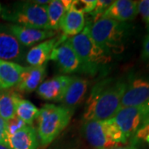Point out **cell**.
<instances>
[{
	"label": "cell",
	"instance_id": "obj_24",
	"mask_svg": "<svg viewBox=\"0 0 149 149\" xmlns=\"http://www.w3.org/2000/svg\"><path fill=\"white\" fill-rule=\"evenodd\" d=\"M113 3V1H109V0H96L95 8L90 13V16L93 19V22L100 18L104 14V13L109 8V6Z\"/></svg>",
	"mask_w": 149,
	"mask_h": 149
},
{
	"label": "cell",
	"instance_id": "obj_31",
	"mask_svg": "<svg viewBox=\"0 0 149 149\" xmlns=\"http://www.w3.org/2000/svg\"><path fill=\"white\" fill-rule=\"evenodd\" d=\"M0 149H9L8 147H7V145L3 143H0Z\"/></svg>",
	"mask_w": 149,
	"mask_h": 149
},
{
	"label": "cell",
	"instance_id": "obj_27",
	"mask_svg": "<svg viewBox=\"0 0 149 149\" xmlns=\"http://www.w3.org/2000/svg\"><path fill=\"white\" fill-rule=\"evenodd\" d=\"M142 58L143 60H149V33L145 37L143 43Z\"/></svg>",
	"mask_w": 149,
	"mask_h": 149
},
{
	"label": "cell",
	"instance_id": "obj_22",
	"mask_svg": "<svg viewBox=\"0 0 149 149\" xmlns=\"http://www.w3.org/2000/svg\"><path fill=\"white\" fill-rule=\"evenodd\" d=\"M38 113L39 109L29 100H23L22 98L17 103L15 115L27 125L32 126V123L35 118H37Z\"/></svg>",
	"mask_w": 149,
	"mask_h": 149
},
{
	"label": "cell",
	"instance_id": "obj_11",
	"mask_svg": "<svg viewBox=\"0 0 149 149\" xmlns=\"http://www.w3.org/2000/svg\"><path fill=\"white\" fill-rule=\"evenodd\" d=\"M67 38L68 37L62 35L61 37H52L35 45V47L30 49L25 56L27 63L30 65V66H39L47 64L54 48L64 42Z\"/></svg>",
	"mask_w": 149,
	"mask_h": 149
},
{
	"label": "cell",
	"instance_id": "obj_21",
	"mask_svg": "<svg viewBox=\"0 0 149 149\" xmlns=\"http://www.w3.org/2000/svg\"><path fill=\"white\" fill-rule=\"evenodd\" d=\"M22 95L15 90L0 91V116L5 121L15 116L17 101Z\"/></svg>",
	"mask_w": 149,
	"mask_h": 149
},
{
	"label": "cell",
	"instance_id": "obj_6",
	"mask_svg": "<svg viewBox=\"0 0 149 149\" xmlns=\"http://www.w3.org/2000/svg\"><path fill=\"white\" fill-rule=\"evenodd\" d=\"M149 100V78L133 77L129 80L121 100L122 108L140 107Z\"/></svg>",
	"mask_w": 149,
	"mask_h": 149
},
{
	"label": "cell",
	"instance_id": "obj_23",
	"mask_svg": "<svg viewBox=\"0 0 149 149\" xmlns=\"http://www.w3.org/2000/svg\"><path fill=\"white\" fill-rule=\"evenodd\" d=\"M96 0H74L71 3V8L79 11L80 13H91L95 8Z\"/></svg>",
	"mask_w": 149,
	"mask_h": 149
},
{
	"label": "cell",
	"instance_id": "obj_19",
	"mask_svg": "<svg viewBox=\"0 0 149 149\" xmlns=\"http://www.w3.org/2000/svg\"><path fill=\"white\" fill-rule=\"evenodd\" d=\"M24 68L17 63L0 60V91L16 86Z\"/></svg>",
	"mask_w": 149,
	"mask_h": 149
},
{
	"label": "cell",
	"instance_id": "obj_15",
	"mask_svg": "<svg viewBox=\"0 0 149 149\" xmlns=\"http://www.w3.org/2000/svg\"><path fill=\"white\" fill-rule=\"evenodd\" d=\"M88 87V80L81 77H72L64 95L61 100V106L73 112L85 98Z\"/></svg>",
	"mask_w": 149,
	"mask_h": 149
},
{
	"label": "cell",
	"instance_id": "obj_18",
	"mask_svg": "<svg viewBox=\"0 0 149 149\" xmlns=\"http://www.w3.org/2000/svg\"><path fill=\"white\" fill-rule=\"evenodd\" d=\"M85 24V14L70 8L60 22L59 29L66 37H74L84 30Z\"/></svg>",
	"mask_w": 149,
	"mask_h": 149
},
{
	"label": "cell",
	"instance_id": "obj_25",
	"mask_svg": "<svg viewBox=\"0 0 149 149\" xmlns=\"http://www.w3.org/2000/svg\"><path fill=\"white\" fill-rule=\"evenodd\" d=\"M27 124L16 115L6 121V135H13Z\"/></svg>",
	"mask_w": 149,
	"mask_h": 149
},
{
	"label": "cell",
	"instance_id": "obj_7",
	"mask_svg": "<svg viewBox=\"0 0 149 149\" xmlns=\"http://www.w3.org/2000/svg\"><path fill=\"white\" fill-rule=\"evenodd\" d=\"M50 60L55 61L60 70L63 73L70 74L82 71V65L80 59L68 40L54 48L51 54Z\"/></svg>",
	"mask_w": 149,
	"mask_h": 149
},
{
	"label": "cell",
	"instance_id": "obj_32",
	"mask_svg": "<svg viewBox=\"0 0 149 149\" xmlns=\"http://www.w3.org/2000/svg\"><path fill=\"white\" fill-rule=\"evenodd\" d=\"M141 125H149V118H147L146 120H144L143 122L142 123Z\"/></svg>",
	"mask_w": 149,
	"mask_h": 149
},
{
	"label": "cell",
	"instance_id": "obj_10",
	"mask_svg": "<svg viewBox=\"0 0 149 149\" xmlns=\"http://www.w3.org/2000/svg\"><path fill=\"white\" fill-rule=\"evenodd\" d=\"M82 130L86 140L94 148L111 149L119 146L108 136L104 121H85Z\"/></svg>",
	"mask_w": 149,
	"mask_h": 149
},
{
	"label": "cell",
	"instance_id": "obj_2",
	"mask_svg": "<svg viewBox=\"0 0 149 149\" xmlns=\"http://www.w3.org/2000/svg\"><path fill=\"white\" fill-rule=\"evenodd\" d=\"M86 26L91 38L107 53H119L123 50L129 30L126 22L101 17Z\"/></svg>",
	"mask_w": 149,
	"mask_h": 149
},
{
	"label": "cell",
	"instance_id": "obj_12",
	"mask_svg": "<svg viewBox=\"0 0 149 149\" xmlns=\"http://www.w3.org/2000/svg\"><path fill=\"white\" fill-rule=\"evenodd\" d=\"M72 77L67 75L55 76L46 80L38 86L37 94L42 100L60 102L64 95Z\"/></svg>",
	"mask_w": 149,
	"mask_h": 149
},
{
	"label": "cell",
	"instance_id": "obj_1",
	"mask_svg": "<svg viewBox=\"0 0 149 149\" xmlns=\"http://www.w3.org/2000/svg\"><path fill=\"white\" fill-rule=\"evenodd\" d=\"M127 83L111 79L97 83L92 89L86 102L85 121H104L115 116L120 109L121 100Z\"/></svg>",
	"mask_w": 149,
	"mask_h": 149
},
{
	"label": "cell",
	"instance_id": "obj_35",
	"mask_svg": "<svg viewBox=\"0 0 149 149\" xmlns=\"http://www.w3.org/2000/svg\"></svg>",
	"mask_w": 149,
	"mask_h": 149
},
{
	"label": "cell",
	"instance_id": "obj_33",
	"mask_svg": "<svg viewBox=\"0 0 149 149\" xmlns=\"http://www.w3.org/2000/svg\"><path fill=\"white\" fill-rule=\"evenodd\" d=\"M145 141H147V143L149 144V133H148V135H147V137L145 138V139H144Z\"/></svg>",
	"mask_w": 149,
	"mask_h": 149
},
{
	"label": "cell",
	"instance_id": "obj_9",
	"mask_svg": "<svg viewBox=\"0 0 149 149\" xmlns=\"http://www.w3.org/2000/svg\"><path fill=\"white\" fill-rule=\"evenodd\" d=\"M24 47L11 32L9 27H0V60L20 62L25 57Z\"/></svg>",
	"mask_w": 149,
	"mask_h": 149
},
{
	"label": "cell",
	"instance_id": "obj_34",
	"mask_svg": "<svg viewBox=\"0 0 149 149\" xmlns=\"http://www.w3.org/2000/svg\"><path fill=\"white\" fill-rule=\"evenodd\" d=\"M1 11H2V8H1V4H0V14H1Z\"/></svg>",
	"mask_w": 149,
	"mask_h": 149
},
{
	"label": "cell",
	"instance_id": "obj_26",
	"mask_svg": "<svg viewBox=\"0 0 149 149\" xmlns=\"http://www.w3.org/2000/svg\"><path fill=\"white\" fill-rule=\"evenodd\" d=\"M138 11L144 21L149 24V0L138 2Z\"/></svg>",
	"mask_w": 149,
	"mask_h": 149
},
{
	"label": "cell",
	"instance_id": "obj_13",
	"mask_svg": "<svg viewBox=\"0 0 149 149\" xmlns=\"http://www.w3.org/2000/svg\"><path fill=\"white\" fill-rule=\"evenodd\" d=\"M9 30L23 47H31L56 36V31L23 27L17 24L9 26Z\"/></svg>",
	"mask_w": 149,
	"mask_h": 149
},
{
	"label": "cell",
	"instance_id": "obj_4",
	"mask_svg": "<svg viewBox=\"0 0 149 149\" xmlns=\"http://www.w3.org/2000/svg\"><path fill=\"white\" fill-rule=\"evenodd\" d=\"M82 65V72L95 74L98 69L109 63L111 56L99 47L90 36L88 27L74 37L68 39Z\"/></svg>",
	"mask_w": 149,
	"mask_h": 149
},
{
	"label": "cell",
	"instance_id": "obj_28",
	"mask_svg": "<svg viewBox=\"0 0 149 149\" xmlns=\"http://www.w3.org/2000/svg\"><path fill=\"white\" fill-rule=\"evenodd\" d=\"M6 121L0 116V143L5 144L6 140Z\"/></svg>",
	"mask_w": 149,
	"mask_h": 149
},
{
	"label": "cell",
	"instance_id": "obj_17",
	"mask_svg": "<svg viewBox=\"0 0 149 149\" xmlns=\"http://www.w3.org/2000/svg\"><path fill=\"white\" fill-rule=\"evenodd\" d=\"M5 145L9 149H37V131L34 127L26 125L14 134L7 135Z\"/></svg>",
	"mask_w": 149,
	"mask_h": 149
},
{
	"label": "cell",
	"instance_id": "obj_16",
	"mask_svg": "<svg viewBox=\"0 0 149 149\" xmlns=\"http://www.w3.org/2000/svg\"><path fill=\"white\" fill-rule=\"evenodd\" d=\"M138 13V1L117 0L113 1L109 8L104 13L102 17L126 22L135 18Z\"/></svg>",
	"mask_w": 149,
	"mask_h": 149
},
{
	"label": "cell",
	"instance_id": "obj_3",
	"mask_svg": "<svg viewBox=\"0 0 149 149\" xmlns=\"http://www.w3.org/2000/svg\"><path fill=\"white\" fill-rule=\"evenodd\" d=\"M72 113L63 106L47 104L37 117V139L43 146L50 144L68 125Z\"/></svg>",
	"mask_w": 149,
	"mask_h": 149
},
{
	"label": "cell",
	"instance_id": "obj_29",
	"mask_svg": "<svg viewBox=\"0 0 149 149\" xmlns=\"http://www.w3.org/2000/svg\"><path fill=\"white\" fill-rule=\"evenodd\" d=\"M139 109H140V111H141L142 119H143V122L144 120H146L147 118H149V100L144 104H143L142 106L139 107Z\"/></svg>",
	"mask_w": 149,
	"mask_h": 149
},
{
	"label": "cell",
	"instance_id": "obj_8",
	"mask_svg": "<svg viewBox=\"0 0 149 149\" xmlns=\"http://www.w3.org/2000/svg\"><path fill=\"white\" fill-rule=\"evenodd\" d=\"M112 119L127 142L136 134L143 122L139 107L122 108Z\"/></svg>",
	"mask_w": 149,
	"mask_h": 149
},
{
	"label": "cell",
	"instance_id": "obj_5",
	"mask_svg": "<svg viewBox=\"0 0 149 149\" xmlns=\"http://www.w3.org/2000/svg\"><path fill=\"white\" fill-rule=\"evenodd\" d=\"M47 8V5H40L34 1L22 2L7 17L20 26L49 30Z\"/></svg>",
	"mask_w": 149,
	"mask_h": 149
},
{
	"label": "cell",
	"instance_id": "obj_20",
	"mask_svg": "<svg viewBox=\"0 0 149 149\" xmlns=\"http://www.w3.org/2000/svg\"><path fill=\"white\" fill-rule=\"evenodd\" d=\"M71 3L72 1L70 0L50 1L47 8L49 30H58L60 22L65 13L70 8Z\"/></svg>",
	"mask_w": 149,
	"mask_h": 149
},
{
	"label": "cell",
	"instance_id": "obj_14",
	"mask_svg": "<svg viewBox=\"0 0 149 149\" xmlns=\"http://www.w3.org/2000/svg\"><path fill=\"white\" fill-rule=\"evenodd\" d=\"M47 64L39 66H28L25 67L22 72L17 85L15 86L18 93L28 94L37 91L38 86L46 77Z\"/></svg>",
	"mask_w": 149,
	"mask_h": 149
},
{
	"label": "cell",
	"instance_id": "obj_30",
	"mask_svg": "<svg viewBox=\"0 0 149 149\" xmlns=\"http://www.w3.org/2000/svg\"><path fill=\"white\" fill-rule=\"evenodd\" d=\"M111 149H136L133 146H128V147H116Z\"/></svg>",
	"mask_w": 149,
	"mask_h": 149
}]
</instances>
